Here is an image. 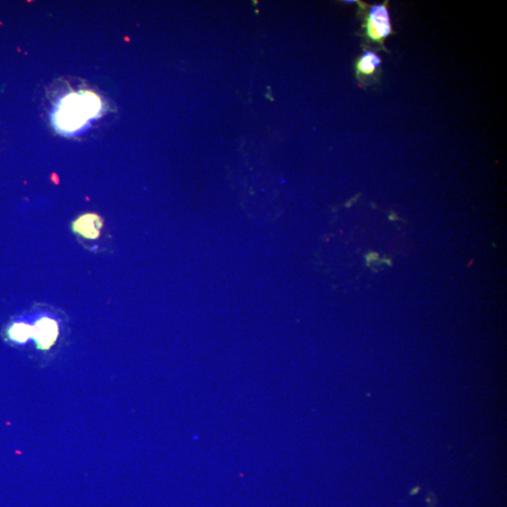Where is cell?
I'll list each match as a JSON object with an SVG mask.
<instances>
[{"label":"cell","mask_w":507,"mask_h":507,"mask_svg":"<svg viewBox=\"0 0 507 507\" xmlns=\"http://www.w3.org/2000/svg\"><path fill=\"white\" fill-rule=\"evenodd\" d=\"M102 110L101 99L93 92L71 93L62 98L53 115V123L58 131L66 135L80 131Z\"/></svg>","instance_id":"cell-1"},{"label":"cell","mask_w":507,"mask_h":507,"mask_svg":"<svg viewBox=\"0 0 507 507\" xmlns=\"http://www.w3.org/2000/svg\"><path fill=\"white\" fill-rule=\"evenodd\" d=\"M358 3V16L362 19L361 38L364 41L362 47H371L377 51L388 52L385 42L395 34L391 19L389 1L381 4L370 5L364 1Z\"/></svg>","instance_id":"cell-2"},{"label":"cell","mask_w":507,"mask_h":507,"mask_svg":"<svg viewBox=\"0 0 507 507\" xmlns=\"http://www.w3.org/2000/svg\"><path fill=\"white\" fill-rule=\"evenodd\" d=\"M362 47L361 55L354 61V75L359 86L370 87L378 84L381 75V59L378 51L371 47Z\"/></svg>","instance_id":"cell-3"},{"label":"cell","mask_w":507,"mask_h":507,"mask_svg":"<svg viewBox=\"0 0 507 507\" xmlns=\"http://www.w3.org/2000/svg\"><path fill=\"white\" fill-rule=\"evenodd\" d=\"M59 335V324L49 317H42L32 326V339L41 350H50L55 345Z\"/></svg>","instance_id":"cell-4"},{"label":"cell","mask_w":507,"mask_h":507,"mask_svg":"<svg viewBox=\"0 0 507 507\" xmlns=\"http://www.w3.org/2000/svg\"><path fill=\"white\" fill-rule=\"evenodd\" d=\"M104 228V219L97 214L87 212L76 218L72 223L73 233L87 240H97Z\"/></svg>","instance_id":"cell-5"},{"label":"cell","mask_w":507,"mask_h":507,"mask_svg":"<svg viewBox=\"0 0 507 507\" xmlns=\"http://www.w3.org/2000/svg\"><path fill=\"white\" fill-rule=\"evenodd\" d=\"M8 336L13 342L25 344L32 338V326L25 322H16L8 328Z\"/></svg>","instance_id":"cell-6"}]
</instances>
